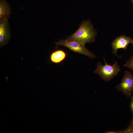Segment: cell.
<instances>
[{"label": "cell", "mask_w": 133, "mask_h": 133, "mask_svg": "<svg viewBox=\"0 0 133 133\" xmlns=\"http://www.w3.org/2000/svg\"><path fill=\"white\" fill-rule=\"evenodd\" d=\"M97 33L90 20L84 21L74 33L68 36L66 40L75 41L83 44L95 41Z\"/></svg>", "instance_id": "1"}, {"label": "cell", "mask_w": 133, "mask_h": 133, "mask_svg": "<svg viewBox=\"0 0 133 133\" xmlns=\"http://www.w3.org/2000/svg\"><path fill=\"white\" fill-rule=\"evenodd\" d=\"M104 59L105 64L102 65L100 62H98L94 73L98 74L105 81L109 82L116 76L121 70L117 61H116L111 65L107 63L104 57Z\"/></svg>", "instance_id": "2"}, {"label": "cell", "mask_w": 133, "mask_h": 133, "mask_svg": "<svg viewBox=\"0 0 133 133\" xmlns=\"http://www.w3.org/2000/svg\"><path fill=\"white\" fill-rule=\"evenodd\" d=\"M55 43L57 47L60 46H63L74 52L83 54L90 58L94 59L96 57L94 53L86 48L85 44L75 41L62 39Z\"/></svg>", "instance_id": "3"}, {"label": "cell", "mask_w": 133, "mask_h": 133, "mask_svg": "<svg viewBox=\"0 0 133 133\" xmlns=\"http://www.w3.org/2000/svg\"><path fill=\"white\" fill-rule=\"evenodd\" d=\"M116 89L121 92L128 98L130 97L133 91V75L125 70L120 82L116 86Z\"/></svg>", "instance_id": "4"}, {"label": "cell", "mask_w": 133, "mask_h": 133, "mask_svg": "<svg viewBox=\"0 0 133 133\" xmlns=\"http://www.w3.org/2000/svg\"><path fill=\"white\" fill-rule=\"evenodd\" d=\"M130 43L133 45V39L131 37L121 35L117 37L111 44L112 53L120 57L117 54L118 50L122 49L123 50H127V47Z\"/></svg>", "instance_id": "5"}, {"label": "cell", "mask_w": 133, "mask_h": 133, "mask_svg": "<svg viewBox=\"0 0 133 133\" xmlns=\"http://www.w3.org/2000/svg\"><path fill=\"white\" fill-rule=\"evenodd\" d=\"M8 20L0 22V47L7 45L11 37Z\"/></svg>", "instance_id": "6"}, {"label": "cell", "mask_w": 133, "mask_h": 133, "mask_svg": "<svg viewBox=\"0 0 133 133\" xmlns=\"http://www.w3.org/2000/svg\"><path fill=\"white\" fill-rule=\"evenodd\" d=\"M11 9L5 0H0V22L8 20L11 14Z\"/></svg>", "instance_id": "7"}, {"label": "cell", "mask_w": 133, "mask_h": 133, "mask_svg": "<svg viewBox=\"0 0 133 133\" xmlns=\"http://www.w3.org/2000/svg\"><path fill=\"white\" fill-rule=\"evenodd\" d=\"M67 53L65 51L61 49H58L52 52L50 55L51 62L56 64L62 62L66 58Z\"/></svg>", "instance_id": "8"}, {"label": "cell", "mask_w": 133, "mask_h": 133, "mask_svg": "<svg viewBox=\"0 0 133 133\" xmlns=\"http://www.w3.org/2000/svg\"><path fill=\"white\" fill-rule=\"evenodd\" d=\"M124 66L127 67L133 71V56L126 62L124 65Z\"/></svg>", "instance_id": "9"}, {"label": "cell", "mask_w": 133, "mask_h": 133, "mask_svg": "<svg viewBox=\"0 0 133 133\" xmlns=\"http://www.w3.org/2000/svg\"><path fill=\"white\" fill-rule=\"evenodd\" d=\"M120 133H133V129L129 127L127 128L120 131Z\"/></svg>", "instance_id": "10"}, {"label": "cell", "mask_w": 133, "mask_h": 133, "mask_svg": "<svg viewBox=\"0 0 133 133\" xmlns=\"http://www.w3.org/2000/svg\"><path fill=\"white\" fill-rule=\"evenodd\" d=\"M130 97L131 100L130 104V108L133 115V96L131 95Z\"/></svg>", "instance_id": "11"}, {"label": "cell", "mask_w": 133, "mask_h": 133, "mask_svg": "<svg viewBox=\"0 0 133 133\" xmlns=\"http://www.w3.org/2000/svg\"><path fill=\"white\" fill-rule=\"evenodd\" d=\"M104 133H120V131H107L104 132Z\"/></svg>", "instance_id": "12"}, {"label": "cell", "mask_w": 133, "mask_h": 133, "mask_svg": "<svg viewBox=\"0 0 133 133\" xmlns=\"http://www.w3.org/2000/svg\"><path fill=\"white\" fill-rule=\"evenodd\" d=\"M128 127L133 129V116Z\"/></svg>", "instance_id": "13"}, {"label": "cell", "mask_w": 133, "mask_h": 133, "mask_svg": "<svg viewBox=\"0 0 133 133\" xmlns=\"http://www.w3.org/2000/svg\"><path fill=\"white\" fill-rule=\"evenodd\" d=\"M132 0V3H133V0Z\"/></svg>", "instance_id": "14"}, {"label": "cell", "mask_w": 133, "mask_h": 133, "mask_svg": "<svg viewBox=\"0 0 133 133\" xmlns=\"http://www.w3.org/2000/svg\"><path fill=\"white\" fill-rule=\"evenodd\" d=\"M132 93V95H133V91Z\"/></svg>", "instance_id": "15"}]
</instances>
